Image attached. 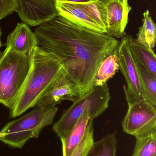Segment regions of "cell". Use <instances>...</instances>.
<instances>
[{
	"instance_id": "obj_1",
	"label": "cell",
	"mask_w": 156,
	"mask_h": 156,
	"mask_svg": "<svg viewBox=\"0 0 156 156\" xmlns=\"http://www.w3.org/2000/svg\"><path fill=\"white\" fill-rule=\"evenodd\" d=\"M38 46L52 55L78 85L81 97L94 87L98 69L117 50L119 41L78 26L57 15L34 31Z\"/></svg>"
},
{
	"instance_id": "obj_2",
	"label": "cell",
	"mask_w": 156,
	"mask_h": 156,
	"mask_svg": "<svg viewBox=\"0 0 156 156\" xmlns=\"http://www.w3.org/2000/svg\"><path fill=\"white\" fill-rule=\"evenodd\" d=\"M64 72L52 55L36 47L32 53L30 71L14 106L10 112V116L18 117L36 106L52 83Z\"/></svg>"
},
{
	"instance_id": "obj_3",
	"label": "cell",
	"mask_w": 156,
	"mask_h": 156,
	"mask_svg": "<svg viewBox=\"0 0 156 156\" xmlns=\"http://www.w3.org/2000/svg\"><path fill=\"white\" fill-rule=\"evenodd\" d=\"M32 53L18 54L8 48L0 58V104L11 112L18 99L32 65Z\"/></svg>"
},
{
	"instance_id": "obj_4",
	"label": "cell",
	"mask_w": 156,
	"mask_h": 156,
	"mask_svg": "<svg viewBox=\"0 0 156 156\" xmlns=\"http://www.w3.org/2000/svg\"><path fill=\"white\" fill-rule=\"evenodd\" d=\"M58 109L37 106L27 114L6 124L1 131V141L10 147L21 149L27 142L38 137L43 129L51 125Z\"/></svg>"
},
{
	"instance_id": "obj_5",
	"label": "cell",
	"mask_w": 156,
	"mask_h": 156,
	"mask_svg": "<svg viewBox=\"0 0 156 156\" xmlns=\"http://www.w3.org/2000/svg\"><path fill=\"white\" fill-rule=\"evenodd\" d=\"M111 94L107 83L94 86L88 93L82 95L67 109L53 126V131L59 138L71 129L81 115L89 109L91 118H95L109 107Z\"/></svg>"
},
{
	"instance_id": "obj_6",
	"label": "cell",
	"mask_w": 156,
	"mask_h": 156,
	"mask_svg": "<svg viewBox=\"0 0 156 156\" xmlns=\"http://www.w3.org/2000/svg\"><path fill=\"white\" fill-rule=\"evenodd\" d=\"M133 39L131 35H126L119 41L117 47L119 69L127 83L124 89L127 103L146 100L136 61L131 48Z\"/></svg>"
},
{
	"instance_id": "obj_7",
	"label": "cell",
	"mask_w": 156,
	"mask_h": 156,
	"mask_svg": "<svg viewBox=\"0 0 156 156\" xmlns=\"http://www.w3.org/2000/svg\"><path fill=\"white\" fill-rule=\"evenodd\" d=\"M128 105L122 122L125 133L136 137L156 130L155 105L145 99L128 103Z\"/></svg>"
},
{
	"instance_id": "obj_8",
	"label": "cell",
	"mask_w": 156,
	"mask_h": 156,
	"mask_svg": "<svg viewBox=\"0 0 156 156\" xmlns=\"http://www.w3.org/2000/svg\"><path fill=\"white\" fill-rule=\"evenodd\" d=\"M80 97L78 85L64 72L52 83L36 106L50 109L62 101L67 100L74 102Z\"/></svg>"
},
{
	"instance_id": "obj_9",
	"label": "cell",
	"mask_w": 156,
	"mask_h": 156,
	"mask_svg": "<svg viewBox=\"0 0 156 156\" xmlns=\"http://www.w3.org/2000/svg\"><path fill=\"white\" fill-rule=\"evenodd\" d=\"M16 12L22 21L38 26L57 15L55 0H17Z\"/></svg>"
},
{
	"instance_id": "obj_10",
	"label": "cell",
	"mask_w": 156,
	"mask_h": 156,
	"mask_svg": "<svg viewBox=\"0 0 156 156\" xmlns=\"http://www.w3.org/2000/svg\"><path fill=\"white\" fill-rule=\"evenodd\" d=\"M102 1L105 5L107 15L105 34L115 38H122L127 35L125 29L132 8L128 0Z\"/></svg>"
},
{
	"instance_id": "obj_11",
	"label": "cell",
	"mask_w": 156,
	"mask_h": 156,
	"mask_svg": "<svg viewBox=\"0 0 156 156\" xmlns=\"http://www.w3.org/2000/svg\"><path fill=\"white\" fill-rule=\"evenodd\" d=\"M57 15L78 26L97 33L106 34V31L95 22L77 3L56 1Z\"/></svg>"
},
{
	"instance_id": "obj_12",
	"label": "cell",
	"mask_w": 156,
	"mask_h": 156,
	"mask_svg": "<svg viewBox=\"0 0 156 156\" xmlns=\"http://www.w3.org/2000/svg\"><path fill=\"white\" fill-rule=\"evenodd\" d=\"M6 48L18 54L30 55L38 46L37 37L25 23H18L13 31L8 36Z\"/></svg>"
},
{
	"instance_id": "obj_13",
	"label": "cell",
	"mask_w": 156,
	"mask_h": 156,
	"mask_svg": "<svg viewBox=\"0 0 156 156\" xmlns=\"http://www.w3.org/2000/svg\"><path fill=\"white\" fill-rule=\"evenodd\" d=\"M88 109L81 115L69 132L60 137L62 143V156H70L82 140L91 118Z\"/></svg>"
},
{
	"instance_id": "obj_14",
	"label": "cell",
	"mask_w": 156,
	"mask_h": 156,
	"mask_svg": "<svg viewBox=\"0 0 156 156\" xmlns=\"http://www.w3.org/2000/svg\"><path fill=\"white\" fill-rule=\"evenodd\" d=\"M119 69V58L117 49L102 62L94 80V87L103 85L113 77Z\"/></svg>"
},
{
	"instance_id": "obj_15",
	"label": "cell",
	"mask_w": 156,
	"mask_h": 156,
	"mask_svg": "<svg viewBox=\"0 0 156 156\" xmlns=\"http://www.w3.org/2000/svg\"><path fill=\"white\" fill-rule=\"evenodd\" d=\"M142 21L143 24L139 27L137 38L134 40L144 46L153 49L156 42V26L149 10L144 12Z\"/></svg>"
},
{
	"instance_id": "obj_16",
	"label": "cell",
	"mask_w": 156,
	"mask_h": 156,
	"mask_svg": "<svg viewBox=\"0 0 156 156\" xmlns=\"http://www.w3.org/2000/svg\"><path fill=\"white\" fill-rule=\"evenodd\" d=\"M131 48L135 59L156 78V56L154 49L136 43L134 39Z\"/></svg>"
},
{
	"instance_id": "obj_17",
	"label": "cell",
	"mask_w": 156,
	"mask_h": 156,
	"mask_svg": "<svg viewBox=\"0 0 156 156\" xmlns=\"http://www.w3.org/2000/svg\"><path fill=\"white\" fill-rule=\"evenodd\" d=\"M117 148L116 133H110L93 142L86 156H116Z\"/></svg>"
},
{
	"instance_id": "obj_18",
	"label": "cell",
	"mask_w": 156,
	"mask_h": 156,
	"mask_svg": "<svg viewBox=\"0 0 156 156\" xmlns=\"http://www.w3.org/2000/svg\"><path fill=\"white\" fill-rule=\"evenodd\" d=\"M131 156H156V130L137 136Z\"/></svg>"
},
{
	"instance_id": "obj_19",
	"label": "cell",
	"mask_w": 156,
	"mask_h": 156,
	"mask_svg": "<svg viewBox=\"0 0 156 156\" xmlns=\"http://www.w3.org/2000/svg\"><path fill=\"white\" fill-rule=\"evenodd\" d=\"M87 14L106 31L107 15L105 5L102 0L87 3H77Z\"/></svg>"
},
{
	"instance_id": "obj_20",
	"label": "cell",
	"mask_w": 156,
	"mask_h": 156,
	"mask_svg": "<svg viewBox=\"0 0 156 156\" xmlns=\"http://www.w3.org/2000/svg\"><path fill=\"white\" fill-rule=\"evenodd\" d=\"M136 61L145 94L146 100L156 106V78L154 77L136 59Z\"/></svg>"
},
{
	"instance_id": "obj_21",
	"label": "cell",
	"mask_w": 156,
	"mask_h": 156,
	"mask_svg": "<svg viewBox=\"0 0 156 156\" xmlns=\"http://www.w3.org/2000/svg\"><path fill=\"white\" fill-rule=\"evenodd\" d=\"M93 121V119L90 120L83 138L70 156H86L87 155L94 142Z\"/></svg>"
},
{
	"instance_id": "obj_22",
	"label": "cell",
	"mask_w": 156,
	"mask_h": 156,
	"mask_svg": "<svg viewBox=\"0 0 156 156\" xmlns=\"http://www.w3.org/2000/svg\"><path fill=\"white\" fill-rule=\"evenodd\" d=\"M17 0H0V20L15 12Z\"/></svg>"
},
{
	"instance_id": "obj_23",
	"label": "cell",
	"mask_w": 156,
	"mask_h": 156,
	"mask_svg": "<svg viewBox=\"0 0 156 156\" xmlns=\"http://www.w3.org/2000/svg\"><path fill=\"white\" fill-rule=\"evenodd\" d=\"M62 2H69L73 3H87L93 1V0H56Z\"/></svg>"
},
{
	"instance_id": "obj_24",
	"label": "cell",
	"mask_w": 156,
	"mask_h": 156,
	"mask_svg": "<svg viewBox=\"0 0 156 156\" xmlns=\"http://www.w3.org/2000/svg\"><path fill=\"white\" fill-rule=\"evenodd\" d=\"M2 30H1V26H0V49L2 48V41H1V36H2ZM2 52H1L0 50V58H1V55H2Z\"/></svg>"
},
{
	"instance_id": "obj_25",
	"label": "cell",
	"mask_w": 156,
	"mask_h": 156,
	"mask_svg": "<svg viewBox=\"0 0 156 156\" xmlns=\"http://www.w3.org/2000/svg\"><path fill=\"white\" fill-rule=\"evenodd\" d=\"M4 136V133H3L2 131H0V141H1L2 138Z\"/></svg>"
},
{
	"instance_id": "obj_26",
	"label": "cell",
	"mask_w": 156,
	"mask_h": 156,
	"mask_svg": "<svg viewBox=\"0 0 156 156\" xmlns=\"http://www.w3.org/2000/svg\"><path fill=\"white\" fill-rule=\"evenodd\" d=\"M93 1H95V0H93Z\"/></svg>"
},
{
	"instance_id": "obj_27",
	"label": "cell",
	"mask_w": 156,
	"mask_h": 156,
	"mask_svg": "<svg viewBox=\"0 0 156 156\" xmlns=\"http://www.w3.org/2000/svg\"><path fill=\"white\" fill-rule=\"evenodd\" d=\"M55 1H56V0H55Z\"/></svg>"
}]
</instances>
